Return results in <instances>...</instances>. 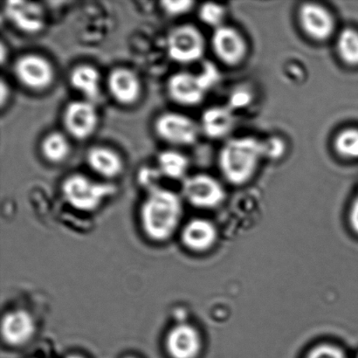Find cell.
<instances>
[{
	"mask_svg": "<svg viewBox=\"0 0 358 358\" xmlns=\"http://www.w3.org/2000/svg\"><path fill=\"white\" fill-rule=\"evenodd\" d=\"M182 216V203L176 192L164 188L148 192L140 208V221L149 240L164 242L176 233Z\"/></svg>",
	"mask_w": 358,
	"mask_h": 358,
	"instance_id": "1",
	"label": "cell"
},
{
	"mask_svg": "<svg viewBox=\"0 0 358 358\" xmlns=\"http://www.w3.org/2000/svg\"><path fill=\"white\" fill-rule=\"evenodd\" d=\"M265 159L263 140L245 136L224 143L217 156L221 174L234 185L247 184Z\"/></svg>",
	"mask_w": 358,
	"mask_h": 358,
	"instance_id": "2",
	"label": "cell"
},
{
	"mask_svg": "<svg viewBox=\"0 0 358 358\" xmlns=\"http://www.w3.org/2000/svg\"><path fill=\"white\" fill-rule=\"evenodd\" d=\"M61 189L65 201L73 209L84 213L97 210L117 191L115 186L110 182L94 180L80 173L66 177L62 182Z\"/></svg>",
	"mask_w": 358,
	"mask_h": 358,
	"instance_id": "3",
	"label": "cell"
},
{
	"mask_svg": "<svg viewBox=\"0 0 358 358\" xmlns=\"http://www.w3.org/2000/svg\"><path fill=\"white\" fill-rule=\"evenodd\" d=\"M168 55L179 64H192L199 62L205 55L206 43L203 34L192 24L175 27L167 36Z\"/></svg>",
	"mask_w": 358,
	"mask_h": 358,
	"instance_id": "4",
	"label": "cell"
},
{
	"mask_svg": "<svg viewBox=\"0 0 358 358\" xmlns=\"http://www.w3.org/2000/svg\"><path fill=\"white\" fill-rule=\"evenodd\" d=\"M13 72L21 85L34 92L48 90L55 76L52 63L37 54L20 55L13 62Z\"/></svg>",
	"mask_w": 358,
	"mask_h": 358,
	"instance_id": "5",
	"label": "cell"
},
{
	"mask_svg": "<svg viewBox=\"0 0 358 358\" xmlns=\"http://www.w3.org/2000/svg\"><path fill=\"white\" fill-rule=\"evenodd\" d=\"M155 133L162 141L175 146H191L198 141L199 124L192 118L177 112H166L154 122Z\"/></svg>",
	"mask_w": 358,
	"mask_h": 358,
	"instance_id": "6",
	"label": "cell"
},
{
	"mask_svg": "<svg viewBox=\"0 0 358 358\" xmlns=\"http://www.w3.org/2000/svg\"><path fill=\"white\" fill-rule=\"evenodd\" d=\"M212 90L201 72L181 71L168 79L166 90L171 100L181 106H198Z\"/></svg>",
	"mask_w": 358,
	"mask_h": 358,
	"instance_id": "7",
	"label": "cell"
},
{
	"mask_svg": "<svg viewBox=\"0 0 358 358\" xmlns=\"http://www.w3.org/2000/svg\"><path fill=\"white\" fill-rule=\"evenodd\" d=\"M182 196L193 206L213 209L222 203L226 198V192L215 178L206 173H198L182 180Z\"/></svg>",
	"mask_w": 358,
	"mask_h": 358,
	"instance_id": "8",
	"label": "cell"
},
{
	"mask_svg": "<svg viewBox=\"0 0 358 358\" xmlns=\"http://www.w3.org/2000/svg\"><path fill=\"white\" fill-rule=\"evenodd\" d=\"M297 17L301 31L312 41L322 43L335 34V17L331 10L321 3H301L297 10Z\"/></svg>",
	"mask_w": 358,
	"mask_h": 358,
	"instance_id": "9",
	"label": "cell"
},
{
	"mask_svg": "<svg viewBox=\"0 0 358 358\" xmlns=\"http://www.w3.org/2000/svg\"><path fill=\"white\" fill-rule=\"evenodd\" d=\"M62 122L69 136L83 141L96 131L99 117L92 101L76 100L66 104L62 114Z\"/></svg>",
	"mask_w": 358,
	"mask_h": 358,
	"instance_id": "10",
	"label": "cell"
},
{
	"mask_svg": "<svg viewBox=\"0 0 358 358\" xmlns=\"http://www.w3.org/2000/svg\"><path fill=\"white\" fill-rule=\"evenodd\" d=\"M210 47L216 58L227 66H237L247 58L248 47L243 34L227 24L213 30Z\"/></svg>",
	"mask_w": 358,
	"mask_h": 358,
	"instance_id": "11",
	"label": "cell"
},
{
	"mask_svg": "<svg viewBox=\"0 0 358 358\" xmlns=\"http://www.w3.org/2000/svg\"><path fill=\"white\" fill-rule=\"evenodd\" d=\"M3 10L7 20L22 33L38 34L45 27V13L41 3L13 0L6 2Z\"/></svg>",
	"mask_w": 358,
	"mask_h": 358,
	"instance_id": "12",
	"label": "cell"
},
{
	"mask_svg": "<svg viewBox=\"0 0 358 358\" xmlns=\"http://www.w3.org/2000/svg\"><path fill=\"white\" fill-rule=\"evenodd\" d=\"M36 332V324L30 313L24 310L6 312L1 321L3 341L7 345L20 347L29 343Z\"/></svg>",
	"mask_w": 358,
	"mask_h": 358,
	"instance_id": "13",
	"label": "cell"
},
{
	"mask_svg": "<svg viewBox=\"0 0 358 358\" xmlns=\"http://www.w3.org/2000/svg\"><path fill=\"white\" fill-rule=\"evenodd\" d=\"M108 93L117 103L131 106L139 100L142 83L131 69L118 66L111 70L107 77Z\"/></svg>",
	"mask_w": 358,
	"mask_h": 358,
	"instance_id": "14",
	"label": "cell"
},
{
	"mask_svg": "<svg viewBox=\"0 0 358 358\" xmlns=\"http://www.w3.org/2000/svg\"><path fill=\"white\" fill-rule=\"evenodd\" d=\"M164 345L171 358H196L201 350L202 339L193 326L181 324L170 329Z\"/></svg>",
	"mask_w": 358,
	"mask_h": 358,
	"instance_id": "15",
	"label": "cell"
},
{
	"mask_svg": "<svg viewBox=\"0 0 358 358\" xmlns=\"http://www.w3.org/2000/svg\"><path fill=\"white\" fill-rule=\"evenodd\" d=\"M235 124L234 111L228 105H217L203 112L199 128L207 138L220 140L226 138L234 131Z\"/></svg>",
	"mask_w": 358,
	"mask_h": 358,
	"instance_id": "16",
	"label": "cell"
},
{
	"mask_svg": "<svg viewBox=\"0 0 358 358\" xmlns=\"http://www.w3.org/2000/svg\"><path fill=\"white\" fill-rule=\"evenodd\" d=\"M217 230L210 221L193 219L186 223L181 231V241L189 250L201 252L208 250L215 243Z\"/></svg>",
	"mask_w": 358,
	"mask_h": 358,
	"instance_id": "17",
	"label": "cell"
},
{
	"mask_svg": "<svg viewBox=\"0 0 358 358\" xmlns=\"http://www.w3.org/2000/svg\"><path fill=\"white\" fill-rule=\"evenodd\" d=\"M87 166L94 173L107 179L119 176L124 170L120 155L106 146H92L86 154Z\"/></svg>",
	"mask_w": 358,
	"mask_h": 358,
	"instance_id": "18",
	"label": "cell"
},
{
	"mask_svg": "<svg viewBox=\"0 0 358 358\" xmlns=\"http://www.w3.org/2000/svg\"><path fill=\"white\" fill-rule=\"evenodd\" d=\"M69 83L85 100L93 101L99 96L101 75L99 70L92 65L76 66L70 72Z\"/></svg>",
	"mask_w": 358,
	"mask_h": 358,
	"instance_id": "19",
	"label": "cell"
},
{
	"mask_svg": "<svg viewBox=\"0 0 358 358\" xmlns=\"http://www.w3.org/2000/svg\"><path fill=\"white\" fill-rule=\"evenodd\" d=\"M40 150L41 156L48 162L59 164L68 159L71 146L64 133L52 131L41 140Z\"/></svg>",
	"mask_w": 358,
	"mask_h": 358,
	"instance_id": "20",
	"label": "cell"
},
{
	"mask_svg": "<svg viewBox=\"0 0 358 358\" xmlns=\"http://www.w3.org/2000/svg\"><path fill=\"white\" fill-rule=\"evenodd\" d=\"M157 168L163 177L180 180L186 178L189 160L184 154L174 150H166L157 156Z\"/></svg>",
	"mask_w": 358,
	"mask_h": 358,
	"instance_id": "21",
	"label": "cell"
},
{
	"mask_svg": "<svg viewBox=\"0 0 358 358\" xmlns=\"http://www.w3.org/2000/svg\"><path fill=\"white\" fill-rule=\"evenodd\" d=\"M336 51L343 64L358 66V31L355 28L345 27L339 31Z\"/></svg>",
	"mask_w": 358,
	"mask_h": 358,
	"instance_id": "22",
	"label": "cell"
},
{
	"mask_svg": "<svg viewBox=\"0 0 358 358\" xmlns=\"http://www.w3.org/2000/svg\"><path fill=\"white\" fill-rule=\"evenodd\" d=\"M333 148L338 156L347 160H358V128L341 129L333 140Z\"/></svg>",
	"mask_w": 358,
	"mask_h": 358,
	"instance_id": "23",
	"label": "cell"
},
{
	"mask_svg": "<svg viewBox=\"0 0 358 358\" xmlns=\"http://www.w3.org/2000/svg\"><path fill=\"white\" fill-rule=\"evenodd\" d=\"M227 17V9L220 3L206 2L199 8L200 21L206 26L212 27L213 30L224 26Z\"/></svg>",
	"mask_w": 358,
	"mask_h": 358,
	"instance_id": "24",
	"label": "cell"
},
{
	"mask_svg": "<svg viewBox=\"0 0 358 358\" xmlns=\"http://www.w3.org/2000/svg\"><path fill=\"white\" fill-rule=\"evenodd\" d=\"M195 3L192 0H164L161 8L168 16L178 17L191 12Z\"/></svg>",
	"mask_w": 358,
	"mask_h": 358,
	"instance_id": "25",
	"label": "cell"
},
{
	"mask_svg": "<svg viewBox=\"0 0 358 358\" xmlns=\"http://www.w3.org/2000/svg\"><path fill=\"white\" fill-rule=\"evenodd\" d=\"M162 177L163 175L161 174L159 168L150 166L142 167L138 175V182L145 185L148 189V192L159 187L157 182Z\"/></svg>",
	"mask_w": 358,
	"mask_h": 358,
	"instance_id": "26",
	"label": "cell"
},
{
	"mask_svg": "<svg viewBox=\"0 0 358 358\" xmlns=\"http://www.w3.org/2000/svg\"><path fill=\"white\" fill-rule=\"evenodd\" d=\"M263 145H264L265 159H280L285 152V145H284L282 140L279 138L264 139L263 140Z\"/></svg>",
	"mask_w": 358,
	"mask_h": 358,
	"instance_id": "27",
	"label": "cell"
},
{
	"mask_svg": "<svg viewBox=\"0 0 358 358\" xmlns=\"http://www.w3.org/2000/svg\"><path fill=\"white\" fill-rule=\"evenodd\" d=\"M306 358H346L345 353L338 347L331 345H321L311 350Z\"/></svg>",
	"mask_w": 358,
	"mask_h": 358,
	"instance_id": "28",
	"label": "cell"
},
{
	"mask_svg": "<svg viewBox=\"0 0 358 358\" xmlns=\"http://www.w3.org/2000/svg\"><path fill=\"white\" fill-rule=\"evenodd\" d=\"M350 222L354 231L358 234V191L350 209Z\"/></svg>",
	"mask_w": 358,
	"mask_h": 358,
	"instance_id": "29",
	"label": "cell"
},
{
	"mask_svg": "<svg viewBox=\"0 0 358 358\" xmlns=\"http://www.w3.org/2000/svg\"><path fill=\"white\" fill-rule=\"evenodd\" d=\"M10 94V90L8 85H6V83L3 82V80L0 83V101H1V105L3 106L5 105L6 101L8 99Z\"/></svg>",
	"mask_w": 358,
	"mask_h": 358,
	"instance_id": "30",
	"label": "cell"
},
{
	"mask_svg": "<svg viewBox=\"0 0 358 358\" xmlns=\"http://www.w3.org/2000/svg\"><path fill=\"white\" fill-rule=\"evenodd\" d=\"M66 358H86L80 355H77V354H71V355H69L66 357Z\"/></svg>",
	"mask_w": 358,
	"mask_h": 358,
	"instance_id": "31",
	"label": "cell"
},
{
	"mask_svg": "<svg viewBox=\"0 0 358 358\" xmlns=\"http://www.w3.org/2000/svg\"><path fill=\"white\" fill-rule=\"evenodd\" d=\"M124 358H136V357H132V356H128V357H124Z\"/></svg>",
	"mask_w": 358,
	"mask_h": 358,
	"instance_id": "32",
	"label": "cell"
},
{
	"mask_svg": "<svg viewBox=\"0 0 358 358\" xmlns=\"http://www.w3.org/2000/svg\"><path fill=\"white\" fill-rule=\"evenodd\" d=\"M357 358H358V357Z\"/></svg>",
	"mask_w": 358,
	"mask_h": 358,
	"instance_id": "33",
	"label": "cell"
}]
</instances>
